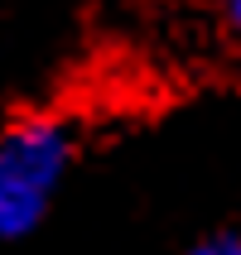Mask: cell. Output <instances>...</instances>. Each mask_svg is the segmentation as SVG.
Returning a JSON list of instances; mask_svg holds the SVG:
<instances>
[{"instance_id": "cell-1", "label": "cell", "mask_w": 241, "mask_h": 255, "mask_svg": "<svg viewBox=\"0 0 241 255\" xmlns=\"http://www.w3.org/2000/svg\"><path fill=\"white\" fill-rule=\"evenodd\" d=\"M77 164V130L53 111L14 116L0 130V246H19L53 217Z\"/></svg>"}, {"instance_id": "cell-2", "label": "cell", "mask_w": 241, "mask_h": 255, "mask_svg": "<svg viewBox=\"0 0 241 255\" xmlns=\"http://www.w3.org/2000/svg\"><path fill=\"white\" fill-rule=\"evenodd\" d=\"M188 255H241V231H217V236L198 241Z\"/></svg>"}, {"instance_id": "cell-3", "label": "cell", "mask_w": 241, "mask_h": 255, "mask_svg": "<svg viewBox=\"0 0 241 255\" xmlns=\"http://www.w3.org/2000/svg\"><path fill=\"white\" fill-rule=\"evenodd\" d=\"M222 29H227L232 48L241 53V0H222Z\"/></svg>"}]
</instances>
